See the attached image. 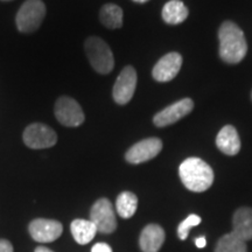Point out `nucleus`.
<instances>
[{"instance_id": "obj_1", "label": "nucleus", "mask_w": 252, "mask_h": 252, "mask_svg": "<svg viewBox=\"0 0 252 252\" xmlns=\"http://www.w3.org/2000/svg\"><path fill=\"white\" fill-rule=\"evenodd\" d=\"M220 56L223 61L230 64L239 63L245 58L248 43L243 31L231 21L220 25L219 31Z\"/></svg>"}, {"instance_id": "obj_2", "label": "nucleus", "mask_w": 252, "mask_h": 252, "mask_svg": "<svg viewBox=\"0 0 252 252\" xmlns=\"http://www.w3.org/2000/svg\"><path fill=\"white\" fill-rule=\"evenodd\" d=\"M179 174L185 187L195 193H202L212 187L214 172L212 167L200 158H188L180 165Z\"/></svg>"}, {"instance_id": "obj_3", "label": "nucleus", "mask_w": 252, "mask_h": 252, "mask_svg": "<svg viewBox=\"0 0 252 252\" xmlns=\"http://www.w3.org/2000/svg\"><path fill=\"white\" fill-rule=\"evenodd\" d=\"M86 54L94 70L99 74H109L115 67V59L105 41L97 36L88 37L84 43Z\"/></svg>"}, {"instance_id": "obj_4", "label": "nucleus", "mask_w": 252, "mask_h": 252, "mask_svg": "<svg viewBox=\"0 0 252 252\" xmlns=\"http://www.w3.org/2000/svg\"><path fill=\"white\" fill-rule=\"evenodd\" d=\"M46 17V5L42 0H27L19 9L15 23L21 33H33Z\"/></svg>"}, {"instance_id": "obj_5", "label": "nucleus", "mask_w": 252, "mask_h": 252, "mask_svg": "<svg viewBox=\"0 0 252 252\" xmlns=\"http://www.w3.org/2000/svg\"><path fill=\"white\" fill-rule=\"evenodd\" d=\"M24 143L33 150L49 149L58 143V134L48 125L34 123L24 131Z\"/></svg>"}, {"instance_id": "obj_6", "label": "nucleus", "mask_w": 252, "mask_h": 252, "mask_svg": "<svg viewBox=\"0 0 252 252\" xmlns=\"http://www.w3.org/2000/svg\"><path fill=\"white\" fill-rule=\"evenodd\" d=\"M90 220L102 234H111L117 228V220L113 207L108 198H99L91 208Z\"/></svg>"}, {"instance_id": "obj_7", "label": "nucleus", "mask_w": 252, "mask_h": 252, "mask_svg": "<svg viewBox=\"0 0 252 252\" xmlns=\"http://www.w3.org/2000/svg\"><path fill=\"white\" fill-rule=\"evenodd\" d=\"M56 119L62 125L76 127L84 123V112L81 105L71 97L62 96L55 103Z\"/></svg>"}, {"instance_id": "obj_8", "label": "nucleus", "mask_w": 252, "mask_h": 252, "mask_svg": "<svg viewBox=\"0 0 252 252\" xmlns=\"http://www.w3.org/2000/svg\"><path fill=\"white\" fill-rule=\"evenodd\" d=\"M137 71L133 67L127 65L123 69L113 86L112 94L116 103L124 105L130 102L137 88Z\"/></svg>"}, {"instance_id": "obj_9", "label": "nucleus", "mask_w": 252, "mask_h": 252, "mask_svg": "<svg viewBox=\"0 0 252 252\" xmlns=\"http://www.w3.org/2000/svg\"><path fill=\"white\" fill-rule=\"evenodd\" d=\"M162 150V141L159 138H149L134 144L125 154L126 161L137 165L156 158Z\"/></svg>"}, {"instance_id": "obj_10", "label": "nucleus", "mask_w": 252, "mask_h": 252, "mask_svg": "<svg viewBox=\"0 0 252 252\" xmlns=\"http://www.w3.org/2000/svg\"><path fill=\"white\" fill-rule=\"evenodd\" d=\"M194 109V102L190 98H184L172 105L167 106L160 112H158L153 118L154 125L158 127H165L180 121L191 112Z\"/></svg>"}, {"instance_id": "obj_11", "label": "nucleus", "mask_w": 252, "mask_h": 252, "mask_svg": "<svg viewBox=\"0 0 252 252\" xmlns=\"http://www.w3.org/2000/svg\"><path fill=\"white\" fill-rule=\"evenodd\" d=\"M28 230L34 241L40 243H50L62 235L63 226L59 220L36 219L32 220Z\"/></svg>"}, {"instance_id": "obj_12", "label": "nucleus", "mask_w": 252, "mask_h": 252, "mask_svg": "<svg viewBox=\"0 0 252 252\" xmlns=\"http://www.w3.org/2000/svg\"><path fill=\"white\" fill-rule=\"evenodd\" d=\"M181 65L182 56L179 53H168L154 65L152 76L158 82H169L179 74Z\"/></svg>"}, {"instance_id": "obj_13", "label": "nucleus", "mask_w": 252, "mask_h": 252, "mask_svg": "<svg viewBox=\"0 0 252 252\" xmlns=\"http://www.w3.org/2000/svg\"><path fill=\"white\" fill-rule=\"evenodd\" d=\"M165 242V231L160 225L149 224L141 231L139 245L143 252H158Z\"/></svg>"}, {"instance_id": "obj_14", "label": "nucleus", "mask_w": 252, "mask_h": 252, "mask_svg": "<svg viewBox=\"0 0 252 252\" xmlns=\"http://www.w3.org/2000/svg\"><path fill=\"white\" fill-rule=\"evenodd\" d=\"M216 145L220 152L226 156H236L241 150V139L236 131V128L231 125H226L219 132L216 138Z\"/></svg>"}, {"instance_id": "obj_15", "label": "nucleus", "mask_w": 252, "mask_h": 252, "mask_svg": "<svg viewBox=\"0 0 252 252\" xmlns=\"http://www.w3.org/2000/svg\"><path fill=\"white\" fill-rule=\"evenodd\" d=\"M232 232L244 242L252 239V209L239 208L232 217Z\"/></svg>"}, {"instance_id": "obj_16", "label": "nucleus", "mask_w": 252, "mask_h": 252, "mask_svg": "<svg viewBox=\"0 0 252 252\" xmlns=\"http://www.w3.org/2000/svg\"><path fill=\"white\" fill-rule=\"evenodd\" d=\"M71 235L78 244L84 245L90 243L98 231L91 220H75L70 224Z\"/></svg>"}, {"instance_id": "obj_17", "label": "nucleus", "mask_w": 252, "mask_h": 252, "mask_svg": "<svg viewBox=\"0 0 252 252\" xmlns=\"http://www.w3.org/2000/svg\"><path fill=\"white\" fill-rule=\"evenodd\" d=\"M188 18V8L181 0H171L163 6L162 19L168 25H179Z\"/></svg>"}, {"instance_id": "obj_18", "label": "nucleus", "mask_w": 252, "mask_h": 252, "mask_svg": "<svg viewBox=\"0 0 252 252\" xmlns=\"http://www.w3.org/2000/svg\"><path fill=\"white\" fill-rule=\"evenodd\" d=\"M99 20L110 30H116L123 26V9L118 5L106 4L100 8Z\"/></svg>"}, {"instance_id": "obj_19", "label": "nucleus", "mask_w": 252, "mask_h": 252, "mask_svg": "<svg viewBox=\"0 0 252 252\" xmlns=\"http://www.w3.org/2000/svg\"><path fill=\"white\" fill-rule=\"evenodd\" d=\"M138 197L131 191H123L116 201V209L123 219H130L137 212Z\"/></svg>"}, {"instance_id": "obj_20", "label": "nucleus", "mask_w": 252, "mask_h": 252, "mask_svg": "<svg viewBox=\"0 0 252 252\" xmlns=\"http://www.w3.org/2000/svg\"><path fill=\"white\" fill-rule=\"evenodd\" d=\"M215 252H247V244L234 232H230L220 238Z\"/></svg>"}, {"instance_id": "obj_21", "label": "nucleus", "mask_w": 252, "mask_h": 252, "mask_svg": "<svg viewBox=\"0 0 252 252\" xmlns=\"http://www.w3.org/2000/svg\"><path fill=\"white\" fill-rule=\"evenodd\" d=\"M200 223H201V217L200 216L195 215V214H191V215H189L187 219L182 220V222L180 223V225H179V228H178L179 238H180L181 241H185V239H187L190 229L194 228V226H197L198 224H200Z\"/></svg>"}, {"instance_id": "obj_22", "label": "nucleus", "mask_w": 252, "mask_h": 252, "mask_svg": "<svg viewBox=\"0 0 252 252\" xmlns=\"http://www.w3.org/2000/svg\"><path fill=\"white\" fill-rule=\"evenodd\" d=\"M91 252H112V249L106 243H97L91 249Z\"/></svg>"}, {"instance_id": "obj_23", "label": "nucleus", "mask_w": 252, "mask_h": 252, "mask_svg": "<svg viewBox=\"0 0 252 252\" xmlns=\"http://www.w3.org/2000/svg\"><path fill=\"white\" fill-rule=\"evenodd\" d=\"M0 252H13V245L6 239H0Z\"/></svg>"}, {"instance_id": "obj_24", "label": "nucleus", "mask_w": 252, "mask_h": 252, "mask_svg": "<svg viewBox=\"0 0 252 252\" xmlns=\"http://www.w3.org/2000/svg\"><path fill=\"white\" fill-rule=\"evenodd\" d=\"M194 242H195V245H196V247L200 248V249H202L207 245L206 237H198V238L195 239Z\"/></svg>"}, {"instance_id": "obj_25", "label": "nucleus", "mask_w": 252, "mask_h": 252, "mask_svg": "<svg viewBox=\"0 0 252 252\" xmlns=\"http://www.w3.org/2000/svg\"><path fill=\"white\" fill-rule=\"evenodd\" d=\"M34 252H54V251H52L50 249H47L45 247H37Z\"/></svg>"}, {"instance_id": "obj_26", "label": "nucleus", "mask_w": 252, "mask_h": 252, "mask_svg": "<svg viewBox=\"0 0 252 252\" xmlns=\"http://www.w3.org/2000/svg\"><path fill=\"white\" fill-rule=\"evenodd\" d=\"M133 1H135V2H140V4H143V2L149 1V0H133Z\"/></svg>"}]
</instances>
